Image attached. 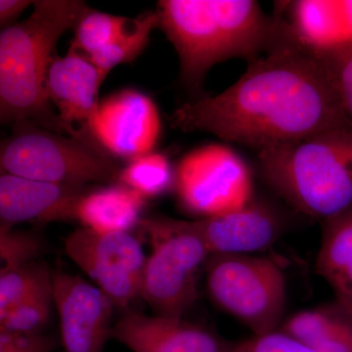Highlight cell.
Returning <instances> with one entry per match:
<instances>
[{
  "label": "cell",
  "mask_w": 352,
  "mask_h": 352,
  "mask_svg": "<svg viewBox=\"0 0 352 352\" xmlns=\"http://www.w3.org/2000/svg\"><path fill=\"white\" fill-rule=\"evenodd\" d=\"M168 120L173 129L208 132L258 151L351 122L325 64L287 45L251 62L221 94L186 102Z\"/></svg>",
  "instance_id": "6da1fadb"
},
{
  "label": "cell",
  "mask_w": 352,
  "mask_h": 352,
  "mask_svg": "<svg viewBox=\"0 0 352 352\" xmlns=\"http://www.w3.org/2000/svg\"><path fill=\"white\" fill-rule=\"evenodd\" d=\"M156 13L190 89H199L214 65L235 58L251 63L276 41L274 18L254 0H162Z\"/></svg>",
  "instance_id": "7a4b0ae2"
},
{
  "label": "cell",
  "mask_w": 352,
  "mask_h": 352,
  "mask_svg": "<svg viewBox=\"0 0 352 352\" xmlns=\"http://www.w3.org/2000/svg\"><path fill=\"white\" fill-rule=\"evenodd\" d=\"M88 7L80 0L34 1L30 17L0 34V117L2 124L36 122L78 138L60 119L45 91L46 75L60 38L74 29Z\"/></svg>",
  "instance_id": "3957f363"
},
{
  "label": "cell",
  "mask_w": 352,
  "mask_h": 352,
  "mask_svg": "<svg viewBox=\"0 0 352 352\" xmlns=\"http://www.w3.org/2000/svg\"><path fill=\"white\" fill-rule=\"evenodd\" d=\"M264 180L298 212L323 221L352 207V122L258 151Z\"/></svg>",
  "instance_id": "277c9868"
},
{
  "label": "cell",
  "mask_w": 352,
  "mask_h": 352,
  "mask_svg": "<svg viewBox=\"0 0 352 352\" xmlns=\"http://www.w3.org/2000/svg\"><path fill=\"white\" fill-rule=\"evenodd\" d=\"M16 126L1 144L0 166L4 173L82 187L119 177L117 164L94 138L64 136L28 122Z\"/></svg>",
  "instance_id": "5b68a950"
},
{
  "label": "cell",
  "mask_w": 352,
  "mask_h": 352,
  "mask_svg": "<svg viewBox=\"0 0 352 352\" xmlns=\"http://www.w3.org/2000/svg\"><path fill=\"white\" fill-rule=\"evenodd\" d=\"M139 226L151 241L140 296L156 315L183 318L198 298V276L210 254L190 221L156 217Z\"/></svg>",
  "instance_id": "8992f818"
},
{
  "label": "cell",
  "mask_w": 352,
  "mask_h": 352,
  "mask_svg": "<svg viewBox=\"0 0 352 352\" xmlns=\"http://www.w3.org/2000/svg\"><path fill=\"white\" fill-rule=\"evenodd\" d=\"M210 298L254 335L276 331L286 305V279L272 259L247 254H215L208 258Z\"/></svg>",
  "instance_id": "52a82bcc"
},
{
  "label": "cell",
  "mask_w": 352,
  "mask_h": 352,
  "mask_svg": "<svg viewBox=\"0 0 352 352\" xmlns=\"http://www.w3.org/2000/svg\"><path fill=\"white\" fill-rule=\"evenodd\" d=\"M175 188L180 206L201 219L240 210L254 198L249 164L223 144L185 155L175 170Z\"/></svg>",
  "instance_id": "ba28073f"
},
{
  "label": "cell",
  "mask_w": 352,
  "mask_h": 352,
  "mask_svg": "<svg viewBox=\"0 0 352 352\" xmlns=\"http://www.w3.org/2000/svg\"><path fill=\"white\" fill-rule=\"evenodd\" d=\"M65 251L116 307L127 309L140 296L147 258L140 242L131 233L76 229L65 240Z\"/></svg>",
  "instance_id": "9c48e42d"
},
{
  "label": "cell",
  "mask_w": 352,
  "mask_h": 352,
  "mask_svg": "<svg viewBox=\"0 0 352 352\" xmlns=\"http://www.w3.org/2000/svg\"><path fill=\"white\" fill-rule=\"evenodd\" d=\"M273 18L274 47L291 46L323 60L352 44V0L277 2Z\"/></svg>",
  "instance_id": "30bf717a"
},
{
  "label": "cell",
  "mask_w": 352,
  "mask_h": 352,
  "mask_svg": "<svg viewBox=\"0 0 352 352\" xmlns=\"http://www.w3.org/2000/svg\"><path fill=\"white\" fill-rule=\"evenodd\" d=\"M161 127L152 99L126 89L99 102L88 131L105 151L131 162L152 152Z\"/></svg>",
  "instance_id": "8fae6325"
},
{
  "label": "cell",
  "mask_w": 352,
  "mask_h": 352,
  "mask_svg": "<svg viewBox=\"0 0 352 352\" xmlns=\"http://www.w3.org/2000/svg\"><path fill=\"white\" fill-rule=\"evenodd\" d=\"M53 300L66 352H102L112 333V300L78 275L52 271Z\"/></svg>",
  "instance_id": "7c38bea8"
},
{
  "label": "cell",
  "mask_w": 352,
  "mask_h": 352,
  "mask_svg": "<svg viewBox=\"0 0 352 352\" xmlns=\"http://www.w3.org/2000/svg\"><path fill=\"white\" fill-rule=\"evenodd\" d=\"M111 338L133 352H226L229 342L183 318L124 309Z\"/></svg>",
  "instance_id": "4fadbf2b"
},
{
  "label": "cell",
  "mask_w": 352,
  "mask_h": 352,
  "mask_svg": "<svg viewBox=\"0 0 352 352\" xmlns=\"http://www.w3.org/2000/svg\"><path fill=\"white\" fill-rule=\"evenodd\" d=\"M105 78L87 57L76 51L69 50L66 56H55L51 62L45 80L48 100L78 138H91L88 127Z\"/></svg>",
  "instance_id": "5bb4252c"
},
{
  "label": "cell",
  "mask_w": 352,
  "mask_h": 352,
  "mask_svg": "<svg viewBox=\"0 0 352 352\" xmlns=\"http://www.w3.org/2000/svg\"><path fill=\"white\" fill-rule=\"evenodd\" d=\"M190 223L210 254L264 251L276 242L283 230L277 210L256 198L240 210Z\"/></svg>",
  "instance_id": "9a60e30c"
},
{
  "label": "cell",
  "mask_w": 352,
  "mask_h": 352,
  "mask_svg": "<svg viewBox=\"0 0 352 352\" xmlns=\"http://www.w3.org/2000/svg\"><path fill=\"white\" fill-rule=\"evenodd\" d=\"M82 186L56 184L8 173L0 176L1 226L18 222L58 221L76 219Z\"/></svg>",
  "instance_id": "2e32d148"
},
{
  "label": "cell",
  "mask_w": 352,
  "mask_h": 352,
  "mask_svg": "<svg viewBox=\"0 0 352 352\" xmlns=\"http://www.w3.org/2000/svg\"><path fill=\"white\" fill-rule=\"evenodd\" d=\"M145 199L124 185L105 187L83 194L76 208V219L85 228L96 232H129L140 223Z\"/></svg>",
  "instance_id": "e0dca14e"
},
{
  "label": "cell",
  "mask_w": 352,
  "mask_h": 352,
  "mask_svg": "<svg viewBox=\"0 0 352 352\" xmlns=\"http://www.w3.org/2000/svg\"><path fill=\"white\" fill-rule=\"evenodd\" d=\"M316 271L352 309V207L324 221Z\"/></svg>",
  "instance_id": "ac0fdd59"
},
{
  "label": "cell",
  "mask_w": 352,
  "mask_h": 352,
  "mask_svg": "<svg viewBox=\"0 0 352 352\" xmlns=\"http://www.w3.org/2000/svg\"><path fill=\"white\" fill-rule=\"evenodd\" d=\"M157 28L156 12L143 14L131 20L129 27L107 45L95 52L88 59L107 78L109 73L120 64L136 59L149 43L150 34Z\"/></svg>",
  "instance_id": "d6986e66"
},
{
  "label": "cell",
  "mask_w": 352,
  "mask_h": 352,
  "mask_svg": "<svg viewBox=\"0 0 352 352\" xmlns=\"http://www.w3.org/2000/svg\"><path fill=\"white\" fill-rule=\"evenodd\" d=\"M119 179L147 198L162 195L175 186V171L164 154L151 152L129 162L120 170Z\"/></svg>",
  "instance_id": "ffe728a7"
},
{
  "label": "cell",
  "mask_w": 352,
  "mask_h": 352,
  "mask_svg": "<svg viewBox=\"0 0 352 352\" xmlns=\"http://www.w3.org/2000/svg\"><path fill=\"white\" fill-rule=\"evenodd\" d=\"M52 288V271L34 263L0 273V316L41 292Z\"/></svg>",
  "instance_id": "44dd1931"
},
{
  "label": "cell",
  "mask_w": 352,
  "mask_h": 352,
  "mask_svg": "<svg viewBox=\"0 0 352 352\" xmlns=\"http://www.w3.org/2000/svg\"><path fill=\"white\" fill-rule=\"evenodd\" d=\"M131 20L88 9L75 28L69 50L89 57L124 32Z\"/></svg>",
  "instance_id": "7402d4cb"
},
{
  "label": "cell",
  "mask_w": 352,
  "mask_h": 352,
  "mask_svg": "<svg viewBox=\"0 0 352 352\" xmlns=\"http://www.w3.org/2000/svg\"><path fill=\"white\" fill-rule=\"evenodd\" d=\"M54 305L53 289L41 292L0 316V333L12 335L43 333Z\"/></svg>",
  "instance_id": "603a6c76"
},
{
  "label": "cell",
  "mask_w": 352,
  "mask_h": 352,
  "mask_svg": "<svg viewBox=\"0 0 352 352\" xmlns=\"http://www.w3.org/2000/svg\"><path fill=\"white\" fill-rule=\"evenodd\" d=\"M43 249V240L36 233L0 226V273L34 263Z\"/></svg>",
  "instance_id": "cb8c5ba5"
},
{
  "label": "cell",
  "mask_w": 352,
  "mask_h": 352,
  "mask_svg": "<svg viewBox=\"0 0 352 352\" xmlns=\"http://www.w3.org/2000/svg\"><path fill=\"white\" fill-rule=\"evenodd\" d=\"M321 61L325 64L347 119L352 122V44Z\"/></svg>",
  "instance_id": "d4e9b609"
},
{
  "label": "cell",
  "mask_w": 352,
  "mask_h": 352,
  "mask_svg": "<svg viewBox=\"0 0 352 352\" xmlns=\"http://www.w3.org/2000/svg\"><path fill=\"white\" fill-rule=\"evenodd\" d=\"M226 352H316L282 331L254 335L240 342H229Z\"/></svg>",
  "instance_id": "484cf974"
},
{
  "label": "cell",
  "mask_w": 352,
  "mask_h": 352,
  "mask_svg": "<svg viewBox=\"0 0 352 352\" xmlns=\"http://www.w3.org/2000/svg\"><path fill=\"white\" fill-rule=\"evenodd\" d=\"M57 346V340L44 333L12 335L0 333V352H53Z\"/></svg>",
  "instance_id": "4316f807"
},
{
  "label": "cell",
  "mask_w": 352,
  "mask_h": 352,
  "mask_svg": "<svg viewBox=\"0 0 352 352\" xmlns=\"http://www.w3.org/2000/svg\"><path fill=\"white\" fill-rule=\"evenodd\" d=\"M34 1L28 0H1L0 1V25L2 29L15 24V20L19 17Z\"/></svg>",
  "instance_id": "83f0119b"
}]
</instances>
